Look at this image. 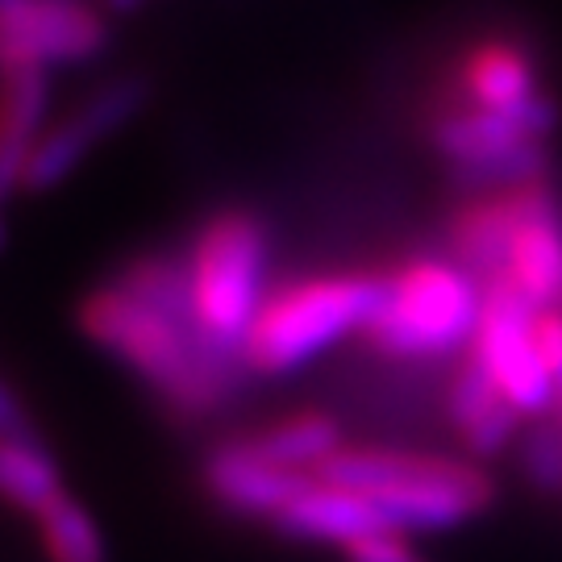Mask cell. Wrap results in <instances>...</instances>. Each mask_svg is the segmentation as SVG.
<instances>
[{"instance_id":"20","label":"cell","mask_w":562,"mask_h":562,"mask_svg":"<svg viewBox=\"0 0 562 562\" xmlns=\"http://www.w3.org/2000/svg\"><path fill=\"white\" fill-rule=\"evenodd\" d=\"M546 142H525V146H513V150H501L492 159H475V162H454V183L471 196H496V192H517V188H529V183L542 180L546 171Z\"/></svg>"},{"instance_id":"26","label":"cell","mask_w":562,"mask_h":562,"mask_svg":"<svg viewBox=\"0 0 562 562\" xmlns=\"http://www.w3.org/2000/svg\"><path fill=\"white\" fill-rule=\"evenodd\" d=\"M9 246V217H4V196H0V250Z\"/></svg>"},{"instance_id":"21","label":"cell","mask_w":562,"mask_h":562,"mask_svg":"<svg viewBox=\"0 0 562 562\" xmlns=\"http://www.w3.org/2000/svg\"><path fill=\"white\" fill-rule=\"evenodd\" d=\"M517 462L521 475L538 492H562V425L546 413V417H529L517 434Z\"/></svg>"},{"instance_id":"5","label":"cell","mask_w":562,"mask_h":562,"mask_svg":"<svg viewBox=\"0 0 562 562\" xmlns=\"http://www.w3.org/2000/svg\"><path fill=\"white\" fill-rule=\"evenodd\" d=\"M483 313V283L442 259H413L383 276V301L362 329L392 359H438L471 350Z\"/></svg>"},{"instance_id":"9","label":"cell","mask_w":562,"mask_h":562,"mask_svg":"<svg viewBox=\"0 0 562 562\" xmlns=\"http://www.w3.org/2000/svg\"><path fill=\"white\" fill-rule=\"evenodd\" d=\"M501 280L538 313H562V209L542 183L517 188V238Z\"/></svg>"},{"instance_id":"6","label":"cell","mask_w":562,"mask_h":562,"mask_svg":"<svg viewBox=\"0 0 562 562\" xmlns=\"http://www.w3.org/2000/svg\"><path fill=\"white\" fill-rule=\"evenodd\" d=\"M146 104H150V80L142 71H121L97 83L71 109H63L59 117H50L25 171V196L55 192L59 183L71 180L101 146H109L125 125L142 117Z\"/></svg>"},{"instance_id":"23","label":"cell","mask_w":562,"mask_h":562,"mask_svg":"<svg viewBox=\"0 0 562 562\" xmlns=\"http://www.w3.org/2000/svg\"><path fill=\"white\" fill-rule=\"evenodd\" d=\"M0 438H42L30 404L21 401V392L4 375H0Z\"/></svg>"},{"instance_id":"7","label":"cell","mask_w":562,"mask_h":562,"mask_svg":"<svg viewBox=\"0 0 562 562\" xmlns=\"http://www.w3.org/2000/svg\"><path fill=\"white\" fill-rule=\"evenodd\" d=\"M542 313L525 301L508 280L483 283V313L471 350L501 383L508 404L529 417H546L554 408V380L542 355Z\"/></svg>"},{"instance_id":"1","label":"cell","mask_w":562,"mask_h":562,"mask_svg":"<svg viewBox=\"0 0 562 562\" xmlns=\"http://www.w3.org/2000/svg\"><path fill=\"white\" fill-rule=\"evenodd\" d=\"M76 329L134 380L146 383L180 422L213 417L250 375L238 362L213 355L192 325L121 292L117 283L83 292L76 304Z\"/></svg>"},{"instance_id":"17","label":"cell","mask_w":562,"mask_h":562,"mask_svg":"<svg viewBox=\"0 0 562 562\" xmlns=\"http://www.w3.org/2000/svg\"><path fill=\"white\" fill-rule=\"evenodd\" d=\"M246 446L262 462L280 467V471L313 475L325 459H334L341 450V425L334 417H325V413H296V417L246 438Z\"/></svg>"},{"instance_id":"11","label":"cell","mask_w":562,"mask_h":562,"mask_svg":"<svg viewBox=\"0 0 562 562\" xmlns=\"http://www.w3.org/2000/svg\"><path fill=\"white\" fill-rule=\"evenodd\" d=\"M55 71L46 67H9L0 71V196L13 201L25 192V171L50 125Z\"/></svg>"},{"instance_id":"16","label":"cell","mask_w":562,"mask_h":562,"mask_svg":"<svg viewBox=\"0 0 562 562\" xmlns=\"http://www.w3.org/2000/svg\"><path fill=\"white\" fill-rule=\"evenodd\" d=\"M462 92L471 109H508L538 92V71L517 42H483L462 63Z\"/></svg>"},{"instance_id":"3","label":"cell","mask_w":562,"mask_h":562,"mask_svg":"<svg viewBox=\"0 0 562 562\" xmlns=\"http://www.w3.org/2000/svg\"><path fill=\"white\" fill-rule=\"evenodd\" d=\"M183 259H188V283H192V325L201 341L225 362L246 367L241 346L259 304L267 301L271 238L262 217L250 209H217L196 229Z\"/></svg>"},{"instance_id":"8","label":"cell","mask_w":562,"mask_h":562,"mask_svg":"<svg viewBox=\"0 0 562 562\" xmlns=\"http://www.w3.org/2000/svg\"><path fill=\"white\" fill-rule=\"evenodd\" d=\"M113 25L97 0H4L0 71L9 67H80L101 59Z\"/></svg>"},{"instance_id":"12","label":"cell","mask_w":562,"mask_h":562,"mask_svg":"<svg viewBox=\"0 0 562 562\" xmlns=\"http://www.w3.org/2000/svg\"><path fill=\"white\" fill-rule=\"evenodd\" d=\"M271 525L280 529L283 538H296V542H334V546H350L359 542V538H371V533H392L383 525L380 508H375L371 496L338 487V483H325L317 475L304 480V487L283 504L280 517Z\"/></svg>"},{"instance_id":"22","label":"cell","mask_w":562,"mask_h":562,"mask_svg":"<svg viewBox=\"0 0 562 562\" xmlns=\"http://www.w3.org/2000/svg\"><path fill=\"white\" fill-rule=\"evenodd\" d=\"M341 550H346V562H425L404 542V533H371V538H359Z\"/></svg>"},{"instance_id":"2","label":"cell","mask_w":562,"mask_h":562,"mask_svg":"<svg viewBox=\"0 0 562 562\" xmlns=\"http://www.w3.org/2000/svg\"><path fill=\"white\" fill-rule=\"evenodd\" d=\"M317 480L371 496L392 533L454 529L496 501V483L480 467L408 450H346L325 459Z\"/></svg>"},{"instance_id":"13","label":"cell","mask_w":562,"mask_h":562,"mask_svg":"<svg viewBox=\"0 0 562 562\" xmlns=\"http://www.w3.org/2000/svg\"><path fill=\"white\" fill-rule=\"evenodd\" d=\"M304 480L308 475H292V471H280V467L262 462L246 446V438L217 446L204 459V487H209V496L222 508H229V513H238V517H267V521H276L283 504L304 487Z\"/></svg>"},{"instance_id":"4","label":"cell","mask_w":562,"mask_h":562,"mask_svg":"<svg viewBox=\"0 0 562 562\" xmlns=\"http://www.w3.org/2000/svg\"><path fill=\"white\" fill-rule=\"evenodd\" d=\"M383 301V276H308L267 292L246 334L241 359L250 375H288L362 334Z\"/></svg>"},{"instance_id":"25","label":"cell","mask_w":562,"mask_h":562,"mask_svg":"<svg viewBox=\"0 0 562 562\" xmlns=\"http://www.w3.org/2000/svg\"><path fill=\"white\" fill-rule=\"evenodd\" d=\"M109 18H130V13H138V9H146L150 0H97Z\"/></svg>"},{"instance_id":"19","label":"cell","mask_w":562,"mask_h":562,"mask_svg":"<svg viewBox=\"0 0 562 562\" xmlns=\"http://www.w3.org/2000/svg\"><path fill=\"white\" fill-rule=\"evenodd\" d=\"M30 521H34L46 562H109V542H104L101 521L67 487L55 492Z\"/></svg>"},{"instance_id":"10","label":"cell","mask_w":562,"mask_h":562,"mask_svg":"<svg viewBox=\"0 0 562 562\" xmlns=\"http://www.w3.org/2000/svg\"><path fill=\"white\" fill-rule=\"evenodd\" d=\"M559 125V104L533 92L508 109H462L434 125V146L438 155L454 162L492 159L501 150L525 146V142H546Z\"/></svg>"},{"instance_id":"14","label":"cell","mask_w":562,"mask_h":562,"mask_svg":"<svg viewBox=\"0 0 562 562\" xmlns=\"http://www.w3.org/2000/svg\"><path fill=\"white\" fill-rule=\"evenodd\" d=\"M446 408H450V422L459 429L462 446L475 459H496L508 446H517L525 417L508 404L501 383L492 380V371L483 367L475 350H467V359L459 362V371L450 380Z\"/></svg>"},{"instance_id":"15","label":"cell","mask_w":562,"mask_h":562,"mask_svg":"<svg viewBox=\"0 0 562 562\" xmlns=\"http://www.w3.org/2000/svg\"><path fill=\"white\" fill-rule=\"evenodd\" d=\"M513 238H517V192L471 196L450 225V246L459 255V267H467L480 283L501 280L508 271Z\"/></svg>"},{"instance_id":"24","label":"cell","mask_w":562,"mask_h":562,"mask_svg":"<svg viewBox=\"0 0 562 562\" xmlns=\"http://www.w3.org/2000/svg\"><path fill=\"white\" fill-rule=\"evenodd\" d=\"M538 334H542V355L554 380V422L562 425V313H542Z\"/></svg>"},{"instance_id":"18","label":"cell","mask_w":562,"mask_h":562,"mask_svg":"<svg viewBox=\"0 0 562 562\" xmlns=\"http://www.w3.org/2000/svg\"><path fill=\"white\" fill-rule=\"evenodd\" d=\"M63 467L46 438H0V504L34 517L55 492H63Z\"/></svg>"}]
</instances>
